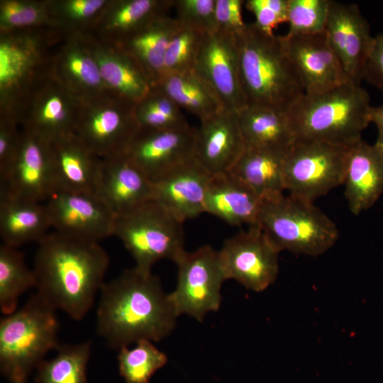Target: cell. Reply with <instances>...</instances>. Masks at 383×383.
Segmentation results:
<instances>
[{
	"label": "cell",
	"instance_id": "obj_4",
	"mask_svg": "<svg viewBox=\"0 0 383 383\" xmlns=\"http://www.w3.org/2000/svg\"><path fill=\"white\" fill-rule=\"evenodd\" d=\"M368 92L347 82L318 94H304L287 111L295 140L349 147L371 123Z\"/></svg>",
	"mask_w": 383,
	"mask_h": 383
},
{
	"label": "cell",
	"instance_id": "obj_41",
	"mask_svg": "<svg viewBox=\"0 0 383 383\" xmlns=\"http://www.w3.org/2000/svg\"><path fill=\"white\" fill-rule=\"evenodd\" d=\"M204 35L180 26L167 49L162 76L193 70Z\"/></svg>",
	"mask_w": 383,
	"mask_h": 383
},
{
	"label": "cell",
	"instance_id": "obj_18",
	"mask_svg": "<svg viewBox=\"0 0 383 383\" xmlns=\"http://www.w3.org/2000/svg\"><path fill=\"white\" fill-rule=\"evenodd\" d=\"M195 131L189 125L165 130L141 128L126 155L155 182L194 158Z\"/></svg>",
	"mask_w": 383,
	"mask_h": 383
},
{
	"label": "cell",
	"instance_id": "obj_15",
	"mask_svg": "<svg viewBox=\"0 0 383 383\" xmlns=\"http://www.w3.org/2000/svg\"><path fill=\"white\" fill-rule=\"evenodd\" d=\"M44 204L54 231L97 243L113 236L116 216L94 193L55 190Z\"/></svg>",
	"mask_w": 383,
	"mask_h": 383
},
{
	"label": "cell",
	"instance_id": "obj_46",
	"mask_svg": "<svg viewBox=\"0 0 383 383\" xmlns=\"http://www.w3.org/2000/svg\"><path fill=\"white\" fill-rule=\"evenodd\" d=\"M364 79L383 91V33L374 37L365 65Z\"/></svg>",
	"mask_w": 383,
	"mask_h": 383
},
{
	"label": "cell",
	"instance_id": "obj_45",
	"mask_svg": "<svg viewBox=\"0 0 383 383\" xmlns=\"http://www.w3.org/2000/svg\"><path fill=\"white\" fill-rule=\"evenodd\" d=\"M243 0H216L215 16L218 30L234 35L244 30L247 24L243 18Z\"/></svg>",
	"mask_w": 383,
	"mask_h": 383
},
{
	"label": "cell",
	"instance_id": "obj_1",
	"mask_svg": "<svg viewBox=\"0 0 383 383\" xmlns=\"http://www.w3.org/2000/svg\"><path fill=\"white\" fill-rule=\"evenodd\" d=\"M99 292L96 331L113 349L143 340L159 341L175 326L179 316L152 272L126 270Z\"/></svg>",
	"mask_w": 383,
	"mask_h": 383
},
{
	"label": "cell",
	"instance_id": "obj_19",
	"mask_svg": "<svg viewBox=\"0 0 383 383\" xmlns=\"http://www.w3.org/2000/svg\"><path fill=\"white\" fill-rule=\"evenodd\" d=\"M305 94H318L350 82L326 34L281 36Z\"/></svg>",
	"mask_w": 383,
	"mask_h": 383
},
{
	"label": "cell",
	"instance_id": "obj_31",
	"mask_svg": "<svg viewBox=\"0 0 383 383\" xmlns=\"http://www.w3.org/2000/svg\"><path fill=\"white\" fill-rule=\"evenodd\" d=\"M288 150L246 147L230 171L262 199L285 191L284 169Z\"/></svg>",
	"mask_w": 383,
	"mask_h": 383
},
{
	"label": "cell",
	"instance_id": "obj_10",
	"mask_svg": "<svg viewBox=\"0 0 383 383\" xmlns=\"http://www.w3.org/2000/svg\"><path fill=\"white\" fill-rule=\"evenodd\" d=\"M348 147L296 140L284 162L285 190L301 199L313 201L343 185Z\"/></svg>",
	"mask_w": 383,
	"mask_h": 383
},
{
	"label": "cell",
	"instance_id": "obj_47",
	"mask_svg": "<svg viewBox=\"0 0 383 383\" xmlns=\"http://www.w3.org/2000/svg\"><path fill=\"white\" fill-rule=\"evenodd\" d=\"M370 121L376 126L377 130L375 143L383 147V104L372 107Z\"/></svg>",
	"mask_w": 383,
	"mask_h": 383
},
{
	"label": "cell",
	"instance_id": "obj_11",
	"mask_svg": "<svg viewBox=\"0 0 383 383\" xmlns=\"http://www.w3.org/2000/svg\"><path fill=\"white\" fill-rule=\"evenodd\" d=\"M177 284L169 294L178 316L187 314L202 321L207 313L218 310L223 282L226 280L218 252L206 245L185 252L176 262Z\"/></svg>",
	"mask_w": 383,
	"mask_h": 383
},
{
	"label": "cell",
	"instance_id": "obj_44",
	"mask_svg": "<svg viewBox=\"0 0 383 383\" xmlns=\"http://www.w3.org/2000/svg\"><path fill=\"white\" fill-rule=\"evenodd\" d=\"M21 134L22 128L16 119L0 115V179L6 174L16 157Z\"/></svg>",
	"mask_w": 383,
	"mask_h": 383
},
{
	"label": "cell",
	"instance_id": "obj_33",
	"mask_svg": "<svg viewBox=\"0 0 383 383\" xmlns=\"http://www.w3.org/2000/svg\"><path fill=\"white\" fill-rule=\"evenodd\" d=\"M155 87L199 120L223 110L216 96L194 69L164 75Z\"/></svg>",
	"mask_w": 383,
	"mask_h": 383
},
{
	"label": "cell",
	"instance_id": "obj_16",
	"mask_svg": "<svg viewBox=\"0 0 383 383\" xmlns=\"http://www.w3.org/2000/svg\"><path fill=\"white\" fill-rule=\"evenodd\" d=\"M21 128L16 157L0 179V199L44 203L55 190L50 142Z\"/></svg>",
	"mask_w": 383,
	"mask_h": 383
},
{
	"label": "cell",
	"instance_id": "obj_26",
	"mask_svg": "<svg viewBox=\"0 0 383 383\" xmlns=\"http://www.w3.org/2000/svg\"><path fill=\"white\" fill-rule=\"evenodd\" d=\"M50 148L55 190L95 194L101 158L75 133L50 141Z\"/></svg>",
	"mask_w": 383,
	"mask_h": 383
},
{
	"label": "cell",
	"instance_id": "obj_28",
	"mask_svg": "<svg viewBox=\"0 0 383 383\" xmlns=\"http://www.w3.org/2000/svg\"><path fill=\"white\" fill-rule=\"evenodd\" d=\"M179 27L176 18L169 13L160 14L114 45L130 55L155 86L164 73L169 43Z\"/></svg>",
	"mask_w": 383,
	"mask_h": 383
},
{
	"label": "cell",
	"instance_id": "obj_3",
	"mask_svg": "<svg viewBox=\"0 0 383 383\" xmlns=\"http://www.w3.org/2000/svg\"><path fill=\"white\" fill-rule=\"evenodd\" d=\"M235 37L248 106L287 112L305 92L281 36L265 33L250 23Z\"/></svg>",
	"mask_w": 383,
	"mask_h": 383
},
{
	"label": "cell",
	"instance_id": "obj_32",
	"mask_svg": "<svg viewBox=\"0 0 383 383\" xmlns=\"http://www.w3.org/2000/svg\"><path fill=\"white\" fill-rule=\"evenodd\" d=\"M238 116L246 147L288 150L295 141L287 112L247 106Z\"/></svg>",
	"mask_w": 383,
	"mask_h": 383
},
{
	"label": "cell",
	"instance_id": "obj_5",
	"mask_svg": "<svg viewBox=\"0 0 383 383\" xmlns=\"http://www.w3.org/2000/svg\"><path fill=\"white\" fill-rule=\"evenodd\" d=\"M64 36L52 27L0 32V115L19 122L27 98L50 74L54 50Z\"/></svg>",
	"mask_w": 383,
	"mask_h": 383
},
{
	"label": "cell",
	"instance_id": "obj_36",
	"mask_svg": "<svg viewBox=\"0 0 383 383\" xmlns=\"http://www.w3.org/2000/svg\"><path fill=\"white\" fill-rule=\"evenodd\" d=\"M33 270L26 265L23 254L17 248L0 246V309L9 315L17 309L19 297L35 287Z\"/></svg>",
	"mask_w": 383,
	"mask_h": 383
},
{
	"label": "cell",
	"instance_id": "obj_8",
	"mask_svg": "<svg viewBox=\"0 0 383 383\" xmlns=\"http://www.w3.org/2000/svg\"><path fill=\"white\" fill-rule=\"evenodd\" d=\"M183 222L155 200L116 216L113 236L117 237L135 260L138 270L152 272L159 260L175 263L186 252Z\"/></svg>",
	"mask_w": 383,
	"mask_h": 383
},
{
	"label": "cell",
	"instance_id": "obj_43",
	"mask_svg": "<svg viewBox=\"0 0 383 383\" xmlns=\"http://www.w3.org/2000/svg\"><path fill=\"white\" fill-rule=\"evenodd\" d=\"M289 0H248L245 7L254 14L255 26L265 33L272 35L273 30L287 23Z\"/></svg>",
	"mask_w": 383,
	"mask_h": 383
},
{
	"label": "cell",
	"instance_id": "obj_24",
	"mask_svg": "<svg viewBox=\"0 0 383 383\" xmlns=\"http://www.w3.org/2000/svg\"><path fill=\"white\" fill-rule=\"evenodd\" d=\"M84 37L110 92L135 104L155 87L141 66L118 46L91 35Z\"/></svg>",
	"mask_w": 383,
	"mask_h": 383
},
{
	"label": "cell",
	"instance_id": "obj_40",
	"mask_svg": "<svg viewBox=\"0 0 383 383\" xmlns=\"http://www.w3.org/2000/svg\"><path fill=\"white\" fill-rule=\"evenodd\" d=\"M331 0H289L287 35L324 32Z\"/></svg>",
	"mask_w": 383,
	"mask_h": 383
},
{
	"label": "cell",
	"instance_id": "obj_12",
	"mask_svg": "<svg viewBox=\"0 0 383 383\" xmlns=\"http://www.w3.org/2000/svg\"><path fill=\"white\" fill-rule=\"evenodd\" d=\"M218 252L226 279L248 289L262 292L277 277L279 252L257 225L228 238Z\"/></svg>",
	"mask_w": 383,
	"mask_h": 383
},
{
	"label": "cell",
	"instance_id": "obj_30",
	"mask_svg": "<svg viewBox=\"0 0 383 383\" xmlns=\"http://www.w3.org/2000/svg\"><path fill=\"white\" fill-rule=\"evenodd\" d=\"M52 228L44 203L13 198L0 199V235L2 244L18 248L38 242Z\"/></svg>",
	"mask_w": 383,
	"mask_h": 383
},
{
	"label": "cell",
	"instance_id": "obj_22",
	"mask_svg": "<svg viewBox=\"0 0 383 383\" xmlns=\"http://www.w3.org/2000/svg\"><path fill=\"white\" fill-rule=\"evenodd\" d=\"M343 185L353 214L371 208L383 194V147L362 139L348 147Z\"/></svg>",
	"mask_w": 383,
	"mask_h": 383
},
{
	"label": "cell",
	"instance_id": "obj_20",
	"mask_svg": "<svg viewBox=\"0 0 383 383\" xmlns=\"http://www.w3.org/2000/svg\"><path fill=\"white\" fill-rule=\"evenodd\" d=\"M245 149L238 113L221 110L200 120L194 158L211 175L229 172Z\"/></svg>",
	"mask_w": 383,
	"mask_h": 383
},
{
	"label": "cell",
	"instance_id": "obj_39",
	"mask_svg": "<svg viewBox=\"0 0 383 383\" xmlns=\"http://www.w3.org/2000/svg\"><path fill=\"white\" fill-rule=\"evenodd\" d=\"M52 27L48 0H1L0 32Z\"/></svg>",
	"mask_w": 383,
	"mask_h": 383
},
{
	"label": "cell",
	"instance_id": "obj_7",
	"mask_svg": "<svg viewBox=\"0 0 383 383\" xmlns=\"http://www.w3.org/2000/svg\"><path fill=\"white\" fill-rule=\"evenodd\" d=\"M255 225L279 252L317 256L339 238L335 223L313 203L284 193L262 199Z\"/></svg>",
	"mask_w": 383,
	"mask_h": 383
},
{
	"label": "cell",
	"instance_id": "obj_9",
	"mask_svg": "<svg viewBox=\"0 0 383 383\" xmlns=\"http://www.w3.org/2000/svg\"><path fill=\"white\" fill-rule=\"evenodd\" d=\"M141 128L135 104L110 91L81 100L74 133L100 158L126 153Z\"/></svg>",
	"mask_w": 383,
	"mask_h": 383
},
{
	"label": "cell",
	"instance_id": "obj_27",
	"mask_svg": "<svg viewBox=\"0 0 383 383\" xmlns=\"http://www.w3.org/2000/svg\"><path fill=\"white\" fill-rule=\"evenodd\" d=\"M262 198L231 172L211 175L205 198L204 213L231 226L255 225Z\"/></svg>",
	"mask_w": 383,
	"mask_h": 383
},
{
	"label": "cell",
	"instance_id": "obj_25",
	"mask_svg": "<svg viewBox=\"0 0 383 383\" xmlns=\"http://www.w3.org/2000/svg\"><path fill=\"white\" fill-rule=\"evenodd\" d=\"M50 74L84 100L109 91L84 35H65L56 45Z\"/></svg>",
	"mask_w": 383,
	"mask_h": 383
},
{
	"label": "cell",
	"instance_id": "obj_42",
	"mask_svg": "<svg viewBox=\"0 0 383 383\" xmlns=\"http://www.w3.org/2000/svg\"><path fill=\"white\" fill-rule=\"evenodd\" d=\"M216 0H174V17L181 26L202 34L218 30Z\"/></svg>",
	"mask_w": 383,
	"mask_h": 383
},
{
	"label": "cell",
	"instance_id": "obj_21",
	"mask_svg": "<svg viewBox=\"0 0 383 383\" xmlns=\"http://www.w3.org/2000/svg\"><path fill=\"white\" fill-rule=\"evenodd\" d=\"M95 194L116 216L152 200V182L126 153L101 158Z\"/></svg>",
	"mask_w": 383,
	"mask_h": 383
},
{
	"label": "cell",
	"instance_id": "obj_37",
	"mask_svg": "<svg viewBox=\"0 0 383 383\" xmlns=\"http://www.w3.org/2000/svg\"><path fill=\"white\" fill-rule=\"evenodd\" d=\"M118 370L126 383H148L152 376L167 362V355L150 340H143L129 348H120Z\"/></svg>",
	"mask_w": 383,
	"mask_h": 383
},
{
	"label": "cell",
	"instance_id": "obj_35",
	"mask_svg": "<svg viewBox=\"0 0 383 383\" xmlns=\"http://www.w3.org/2000/svg\"><path fill=\"white\" fill-rule=\"evenodd\" d=\"M52 27L63 35H91L109 0H48Z\"/></svg>",
	"mask_w": 383,
	"mask_h": 383
},
{
	"label": "cell",
	"instance_id": "obj_13",
	"mask_svg": "<svg viewBox=\"0 0 383 383\" xmlns=\"http://www.w3.org/2000/svg\"><path fill=\"white\" fill-rule=\"evenodd\" d=\"M193 69L212 91L223 110L239 113L248 106L234 35L221 30L204 34Z\"/></svg>",
	"mask_w": 383,
	"mask_h": 383
},
{
	"label": "cell",
	"instance_id": "obj_38",
	"mask_svg": "<svg viewBox=\"0 0 383 383\" xmlns=\"http://www.w3.org/2000/svg\"><path fill=\"white\" fill-rule=\"evenodd\" d=\"M135 108L141 128L165 130L189 125L182 109L157 87L136 103Z\"/></svg>",
	"mask_w": 383,
	"mask_h": 383
},
{
	"label": "cell",
	"instance_id": "obj_34",
	"mask_svg": "<svg viewBox=\"0 0 383 383\" xmlns=\"http://www.w3.org/2000/svg\"><path fill=\"white\" fill-rule=\"evenodd\" d=\"M89 340L60 345L56 355L36 367V383H87V366L91 355Z\"/></svg>",
	"mask_w": 383,
	"mask_h": 383
},
{
	"label": "cell",
	"instance_id": "obj_6",
	"mask_svg": "<svg viewBox=\"0 0 383 383\" xmlns=\"http://www.w3.org/2000/svg\"><path fill=\"white\" fill-rule=\"evenodd\" d=\"M56 309L37 292L0 321V370L9 383H27L45 355L57 349Z\"/></svg>",
	"mask_w": 383,
	"mask_h": 383
},
{
	"label": "cell",
	"instance_id": "obj_29",
	"mask_svg": "<svg viewBox=\"0 0 383 383\" xmlns=\"http://www.w3.org/2000/svg\"><path fill=\"white\" fill-rule=\"evenodd\" d=\"M173 4L174 0H109L91 35L116 44L154 17L169 13Z\"/></svg>",
	"mask_w": 383,
	"mask_h": 383
},
{
	"label": "cell",
	"instance_id": "obj_23",
	"mask_svg": "<svg viewBox=\"0 0 383 383\" xmlns=\"http://www.w3.org/2000/svg\"><path fill=\"white\" fill-rule=\"evenodd\" d=\"M211 177V174L194 158L152 182V200L184 223L204 213Z\"/></svg>",
	"mask_w": 383,
	"mask_h": 383
},
{
	"label": "cell",
	"instance_id": "obj_17",
	"mask_svg": "<svg viewBox=\"0 0 383 383\" xmlns=\"http://www.w3.org/2000/svg\"><path fill=\"white\" fill-rule=\"evenodd\" d=\"M324 33L350 82L361 85L374 36L359 6L331 1Z\"/></svg>",
	"mask_w": 383,
	"mask_h": 383
},
{
	"label": "cell",
	"instance_id": "obj_2",
	"mask_svg": "<svg viewBox=\"0 0 383 383\" xmlns=\"http://www.w3.org/2000/svg\"><path fill=\"white\" fill-rule=\"evenodd\" d=\"M37 243L33 268L37 293L56 310L81 320L105 283L108 253L99 243L56 231Z\"/></svg>",
	"mask_w": 383,
	"mask_h": 383
},
{
	"label": "cell",
	"instance_id": "obj_14",
	"mask_svg": "<svg viewBox=\"0 0 383 383\" xmlns=\"http://www.w3.org/2000/svg\"><path fill=\"white\" fill-rule=\"evenodd\" d=\"M80 104L81 99L50 74L27 98L19 122L23 128L50 142L74 133Z\"/></svg>",
	"mask_w": 383,
	"mask_h": 383
}]
</instances>
